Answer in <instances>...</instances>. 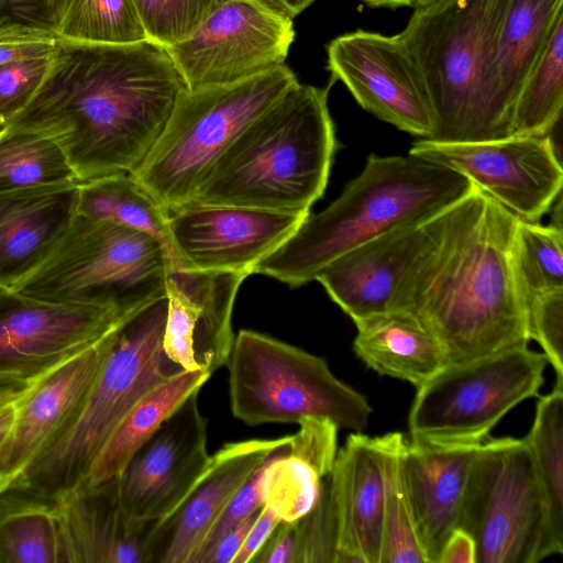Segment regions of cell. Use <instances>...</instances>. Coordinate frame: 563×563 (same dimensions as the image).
I'll list each match as a JSON object with an SVG mask.
<instances>
[{"mask_svg": "<svg viewBox=\"0 0 563 563\" xmlns=\"http://www.w3.org/2000/svg\"><path fill=\"white\" fill-rule=\"evenodd\" d=\"M47 372L43 373L37 378L25 385L0 391V448L7 440L15 422L19 408L22 401L29 396V394L33 390L38 380Z\"/></svg>", "mask_w": 563, "mask_h": 563, "instance_id": "48", "label": "cell"}, {"mask_svg": "<svg viewBox=\"0 0 563 563\" xmlns=\"http://www.w3.org/2000/svg\"><path fill=\"white\" fill-rule=\"evenodd\" d=\"M307 216L192 203L172 211L169 225L184 269L249 276Z\"/></svg>", "mask_w": 563, "mask_h": 563, "instance_id": "17", "label": "cell"}, {"mask_svg": "<svg viewBox=\"0 0 563 563\" xmlns=\"http://www.w3.org/2000/svg\"><path fill=\"white\" fill-rule=\"evenodd\" d=\"M225 366L232 415L247 426L322 417L361 432L373 411L323 357L253 330L234 336Z\"/></svg>", "mask_w": 563, "mask_h": 563, "instance_id": "9", "label": "cell"}, {"mask_svg": "<svg viewBox=\"0 0 563 563\" xmlns=\"http://www.w3.org/2000/svg\"><path fill=\"white\" fill-rule=\"evenodd\" d=\"M355 355L371 369L418 389L448 362L438 339L415 316L388 310L354 321Z\"/></svg>", "mask_w": 563, "mask_h": 563, "instance_id": "25", "label": "cell"}, {"mask_svg": "<svg viewBox=\"0 0 563 563\" xmlns=\"http://www.w3.org/2000/svg\"><path fill=\"white\" fill-rule=\"evenodd\" d=\"M549 364L528 346L464 364H446L417 389L409 439L433 444H479L517 405L538 395Z\"/></svg>", "mask_w": 563, "mask_h": 563, "instance_id": "11", "label": "cell"}, {"mask_svg": "<svg viewBox=\"0 0 563 563\" xmlns=\"http://www.w3.org/2000/svg\"><path fill=\"white\" fill-rule=\"evenodd\" d=\"M536 465L547 523L558 554L563 552V387L539 397L525 438Z\"/></svg>", "mask_w": 563, "mask_h": 563, "instance_id": "31", "label": "cell"}, {"mask_svg": "<svg viewBox=\"0 0 563 563\" xmlns=\"http://www.w3.org/2000/svg\"><path fill=\"white\" fill-rule=\"evenodd\" d=\"M297 82L294 71L282 65L234 84L186 90L131 175L169 212L190 205L238 136Z\"/></svg>", "mask_w": 563, "mask_h": 563, "instance_id": "7", "label": "cell"}, {"mask_svg": "<svg viewBox=\"0 0 563 563\" xmlns=\"http://www.w3.org/2000/svg\"><path fill=\"white\" fill-rule=\"evenodd\" d=\"M563 110V13L548 35L519 90L510 136L545 135Z\"/></svg>", "mask_w": 563, "mask_h": 563, "instance_id": "30", "label": "cell"}, {"mask_svg": "<svg viewBox=\"0 0 563 563\" xmlns=\"http://www.w3.org/2000/svg\"><path fill=\"white\" fill-rule=\"evenodd\" d=\"M56 41L16 40L0 42V64L51 57Z\"/></svg>", "mask_w": 563, "mask_h": 563, "instance_id": "49", "label": "cell"}, {"mask_svg": "<svg viewBox=\"0 0 563 563\" xmlns=\"http://www.w3.org/2000/svg\"><path fill=\"white\" fill-rule=\"evenodd\" d=\"M79 187L0 192V288L14 289L55 251L77 216Z\"/></svg>", "mask_w": 563, "mask_h": 563, "instance_id": "22", "label": "cell"}, {"mask_svg": "<svg viewBox=\"0 0 563 563\" xmlns=\"http://www.w3.org/2000/svg\"><path fill=\"white\" fill-rule=\"evenodd\" d=\"M210 376L206 369L183 372L143 397L112 432L82 485L93 486L118 478L136 451Z\"/></svg>", "mask_w": 563, "mask_h": 563, "instance_id": "26", "label": "cell"}, {"mask_svg": "<svg viewBox=\"0 0 563 563\" xmlns=\"http://www.w3.org/2000/svg\"><path fill=\"white\" fill-rule=\"evenodd\" d=\"M280 521L271 508L263 505L232 563L251 562Z\"/></svg>", "mask_w": 563, "mask_h": 563, "instance_id": "46", "label": "cell"}, {"mask_svg": "<svg viewBox=\"0 0 563 563\" xmlns=\"http://www.w3.org/2000/svg\"><path fill=\"white\" fill-rule=\"evenodd\" d=\"M47 371H45V372H47ZM45 372H43V373H45ZM43 373H40L36 375H30V374L16 372V371L0 369V391L25 385V384L34 380L35 378H37Z\"/></svg>", "mask_w": 563, "mask_h": 563, "instance_id": "52", "label": "cell"}, {"mask_svg": "<svg viewBox=\"0 0 563 563\" xmlns=\"http://www.w3.org/2000/svg\"><path fill=\"white\" fill-rule=\"evenodd\" d=\"M71 181H77L74 169L55 141L10 125L0 129V192Z\"/></svg>", "mask_w": 563, "mask_h": 563, "instance_id": "33", "label": "cell"}, {"mask_svg": "<svg viewBox=\"0 0 563 563\" xmlns=\"http://www.w3.org/2000/svg\"><path fill=\"white\" fill-rule=\"evenodd\" d=\"M512 260L527 297L563 288V232L518 218L512 240Z\"/></svg>", "mask_w": 563, "mask_h": 563, "instance_id": "37", "label": "cell"}, {"mask_svg": "<svg viewBox=\"0 0 563 563\" xmlns=\"http://www.w3.org/2000/svg\"><path fill=\"white\" fill-rule=\"evenodd\" d=\"M273 10L294 19L307 9L314 0H261Z\"/></svg>", "mask_w": 563, "mask_h": 563, "instance_id": "51", "label": "cell"}, {"mask_svg": "<svg viewBox=\"0 0 563 563\" xmlns=\"http://www.w3.org/2000/svg\"><path fill=\"white\" fill-rule=\"evenodd\" d=\"M561 13L563 0L508 1L497 38L495 77L511 118L521 85Z\"/></svg>", "mask_w": 563, "mask_h": 563, "instance_id": "28", "label": "cell"}, {"mask_svg": "<svg viewBox=\"0 0 563 563\" xmlns=\"http://www.w3.org/2000/svg\"><path fill=\"white\" fill-rule=\"evenodd\" d=\"M52 56L0 64V128L31 102L49 69Z\"/></svg>", "mask_w": 563, "mask_h": 563, "instance_id": "42", "label": "cell"}, {"mask_svg": "<svg viewBox=\"0 0 563 563\" xmlns=\"http://www.w3.org/2000/svg\"><path fill=\"white\" fill-rule=\"evenodd\" d=\"M327 68L367 112L429 140L434 114L420 67L401 35L356 30L327 45Z\"/></svg>", "mask_w": 563, "mask_h": 563, "instance_id": "14", "label": "cell"}, {"mask_svg": "<svg viewBox=\"0 0 563 563\" xmlns=\"http://www.w3.org/2000/svg\"><path fill=\"white\" fill-rule=\"evenodd\" d=\"M199 391L162 423L118 477L121 506L134 525L156 523L173 512L209 462Z\"/></svg>", "mask_w": 563, "mask_h": 563, "instance_id": "15", "label": "cell"}, {"mask_svg": "<svg viewBox=\"0 0 563 563\" xmlns=\"http://www.w3.org/2000/svg\"><path fill=\"white\" fill-rule=\"evenodd\" d=\"M225 0H133L147 40L165 47L189 37Z\"/></svg>", "mask_w": 563, "mask_h": 563, "instance_id": "38", "label": "cell"}, {"mask_svg": "<svg viewBox=\"0 0 563 563\" xmlns=\"http://www.w3.org/2000/svg\"><path fill=\"white\" fill-rule=\"evenodd\" d=\"M56 41L54 0H0V42Z\"/></svg>", "mask_w": 563, "mask_h": 563, "instance_id": "41", "label": "cell"}, {"mask_svg": "<svg viewBox=\"0 0 563 563\" xmlns=\"http://www.w3.org/2000/svg\"><path fill=\"white\" fill-rule=\"evenodd\" d=\"M371 8H389L396 9L400 7L416 8L417 0H362Z\"/></svg>", "mask_w": 563, "mask_h": 563, "instance_id": "53", "label": "cell"}, {"mask_svg": "<svg viewBox=\"0 0 563 563\" xmlns=\"http://www.w3.org/2000/svg\"><path fill=\"white\" fill-rule=\"evenodd\" d=\"M265 461L234 494L212 527L192 563H198L203 553L208 551L222 534L235 528L263 506L260 486Z\"/></svg>", "mask_w": 563, "mask_h": 563, "instance_id": "44", "label": "cell"}, {"mask_svg": "<svg viewBox=\"0 0 563 563\" xmlns=\"http://www.w3.org/2000/svg\"><path fill=\"white\" fill-rule=\"evenodd\" d=\"M166 314L165 296L118 324L79 415L14 489L54 498L82 485L95 459L130 410L152 390L186 372L163 351Z\"/></svg>", "mask_w": 563, "mask_h": 563, "instance_id": "6", "label": "cell"}, {"mask_svg": "<svg viewBox=\"0 0 563 563\" xmlns=\"http://www.w3.org/2000/svg\"><path fill=\"white\" fill-rule=\"evenodd\" d=\"M527 320L530 340L539 343L554 369V385L563 387V288L530 297Z\"/></svg>", "mask_w": 563, "mask_h": 563, "instance_id": "40", "label": "cell"}, {"mask_svg": "<svg viewBox=\"0 0 563 563\" xmlns=\"http://www.w3.org/2000/svg\"><path fill=\"white\" fill-rule=\"evenodd\" d=\"M438 563H476L473 537L463 528H454L442 547Z\"/></svg>", "mask_w": 563, "mask_h": 563, "instance_id": "50", "label": "cell"}, {"mask_svg": "<svg viewBox=\"0 0 563 563\" xmlns=\"http://www.w3.org/2000/svg\"><path fill=\"white\" fill-rule=\"evenodd\" d=\"M296 522L280 521L251 562L296 563Z\"/></svg>", "mask_w": 563, "mask_h": 563, "instance_id": "45", "label": "cell"}, {"mask_svg": "<svg viewBox=\"0 0 563 563\" xmlns=\"http://www.w3.org/2000/svg\"><path fill=\"white\" fill-rule=\"evenodd\" d=\"M77 213L152 236L165 251L168 271L184 269L170 231V212L131 174H115L80 184Z\"/></svg>", "mask_w": 563, "mask_h": 563, "instance_id": "27", "label": "cell"}, {"mask_svg": "<svg viewBox=\"0 0 563 563\" xmlns=\"http://www.w3.org/2000/svg\"><path fill=\"white\" fill-rule=\"evenodd\" d=\"M518 217L475 187L426 223L393 309L415 316L448 364H464L530 342L527 297L512 260Z\"/></svg>", "mask_w": 563, "mask_h": 563, "instance_id": "2", "label": "cell"}, {"mask_svg": "<svg viewBox=\"0 0 563 563\" xmlns=\"http://www.w3.org/2000/svg\"><path fill=\"white\" fill-rule=\"evenodd\" d=\"M186 90L167 48L153 41L57 38L40 89L7 125L55 141L82 184L133 173Z\"/></svg>", "mask_w": 563, "mask_h": 563, "instance_id": "1", "label": "cell"}, {"mask_svg": "<svg viewBox=\"0 0 563 563\" xmlns=\"http://www.w3.org/2000/svg\"><path fill=\"white\" fill-rule=\"evenodd\" d=\"M291 435L224 444L185 500L157 521L150 538V563H192L212 527L240 487Z\"/></svg>", "mask_w": 563, "mask_h": 563, "instance_id": "19", "label": "cell"}, {"mask_svg": "<svg viewBox=\"0 0 563 563\" xmlns=\"http://www.w3.org/2000/svg\"><path fill=\"white\" fill-rule=\"evenodd\" d=\"M457 527L476 543V563H538L558 554L525 439L492 438L473 463Z\"/></svg>", "mask_w": 563, "mask_h": 563, "instance_id": "10", "label": "cell"}, {"mask_svg": "<svg viewBox=\"0 0 563 563\" xmlns=\"http://www.w3.org/2000/svg\"><path fill=\"white\" fill-rule=\"evenodd\" d=\"M509 0H438L415 9L399 33L424 78L434 114L432 141L510 136L511 117L495 77L500 23Z\"/></svg>", "mask_w": 563, "mask_h": 563, "instance_id": "5", "label": "cell"}, {"mask_svg": "<svg viewBox=\"0 0 563 563\" xmlns=\"http://www.w3.org/2000/svg\"><path fill=\"white\" fill-rule=\"evenodd\" d=\"M118 324L47 372L22 401L15 422L0 448L3 494L19 485L33 463L75 421L111 347Z\"/></svg>", "mask_w": 563, "mask_h": 563, "instance_id": "18", "label": "cell"}, {"mask_svg": "<svg viewBox=\"0 0 563 563\" xmlns=\"http://www.w3.org/2000/svg\"><path fill=\"white\" fill-rule=\"evenodd\" d=\"M63 562L150 563L155 523L134 525L119 498L118 478L73 488L53 498Z\"/></svg>", "mask_w": 563, "mask_h": 563, "instance_id": "21", "label": "cell"}, {"mask_svg": "<svg viewBox=\"0 0 563 563\" xmlns=\"http://www.w3.org/2000/svg\"><path fill=\"white\" fill-rule=\"evenodd\" d=\"M53 498L13 489L0 495V563H60Z\"/></svg>", "mask_w": 563, "mask_h": 563, "instance_id": "29", "label": "cell"}, {"mask_svg": "<svg viewBox=\"0 0 563 563\" xmlns=\"http://www.w3.org/2000/svg\"><path fill=\"white\" fill-rule=\"evenodd\" d=\"M322 477L303 460L288 452V444L267 457L261 478V498L282 521L296 522L316 504Z\"/></svg>", "mask_w": 563, "mask_h": 563, "instance_id": "36", "label": "cell"}, {"mask_svg": "<svg viewBox=\"0 0 563 563\" xmlns=\"http://www.w3.org/2000/svg\"><path fill=\"white\" fill-rule=\"evenodd\" d=\"M261 508L235 528L222 534L210 549L203 553L198 563H232Z\"/></svg>", "mask_w": 563, "mask_h": 563, "instance_id": "47", "label": "cell"}, {"mask_svg": "<svg viewBox=\"0 0 563 563\" xmlns=\"http://www.w3.org/2000/svg\"><path fill=\"white\" fill-rule=\"evenodd\" d=\"M384 442L386 487L380 563H428L417 533L406 481V439L400 432H389L384 434Z\"/></svg>", "mask_w": 563, "mask_h": 563, "instance_id": "35", "label": "cell"}, {"mask_svg": "<svg viewBox=\"0 0 563 563\" xmlns=\"http://www.w3.org/2000/svg\"><path fill=\"white\" fill-rule=\"evenodd\" d=\"M292 434L288 452L307 462L322 478L328 475L338 453L339 427L328 418L305 417Z\"/></svg>", "mask_w": 563, "mask_h": 563, "instance_id": "43", "label": "cell"}, {"mask_svg": "<svg viewBox=\"0 0 563 563\" xmlns=\"http://www.w3.org/2000/svg\"><path fill=\"white\" fill-rule=\"evenodd\" d=\"M329 88L290 87L224 152L190 205L309 214L338 148Z\"/></svg>", "mask_w": 563, "mask_h": 563, "instance_id": "4", "label": "cell"}, {"mask_svg": "<svg viewBox=\"0 0 563 563\" xmlns=\"http://www.w3.org/2000/svg\"><path fill=\"white\" fill-rule=\"evenodd\" d=\"M292 19L261 0H225L186 40L166 47L188 90L228 85L282 65Z\"/></svg>", "mask_w": 563, "mask_h": 563, "instance_id": "12", "label": "cell"}, {"mask_svg": "<svg viewBox=\"0 0 563 563\" xmlns=\"http://www.w3.org/2000/svg\"><path fill=\"white\" fill-rule=\"evenodd\" d=\"M296 563H335L338 518L327 476L321 479L319 496L301 519L296 521Z\"/></svg>", "mask_w": 563, "mask_h": 563, "instance_id": "39", "label": "cell"}, {"mask_svg": "<svg viewBox=\"0 0 563 563\" xmlns=\"http://www.w3.org/2000/svg\"><path fill=\"white\" fill-rule=\"evenodd\" d=\"M479 444H433L406 440L405 474L417 533L428 563H438L442 547L457 527Z\"/></svg>", "mask_w": 563, "mask_h": 563, "instance_id": "24", "label": "cell"}, {"mask_svg": "<svg viewBox=\"0 0 563 563\" xmlns=\"http://www.w3.org/2000/svg\"><path fill=\"white\" fill-rule=\"evenodd\" d=\"M3 494V475H2V470H1V466H0V495Z\"/></svg>", "mask_w": 563, "mask_h": 563, "instance_id": "55", "label": "cell"}, {"mask_svg": "<svg viewBox=\"0 0 563 563\" xmlns=\"http://www.w3.org/2000/svg\"><path fill=\"white\" fill-rule=\"evenodd\" d=\"M427 221L354 247L324 266L316 280L353 322L391 310L400 278L423 242Z\"/></svg>", "mask_w": 563, "mask_h": 563, "instance_id": "23", "label": "cell"}, {"mask_svg": "<svg viewBox=\"0 0 563 563\" xmlns=\"http://www.w3.org/2000/svg\"><path fill=\"white\" fill-rule=\"evenodd\" d=\"M167 256L152 236L77 213L51 256L14 290L131 314L166 296Z\"/></svg>", "mask_w": 563, "mask_h": 563, "instance_id": "8", "label": "cell"}, {"mask_svg": "<svg viewBox=\"0 0 563 563\" xmlns=\"http://www.w3.org/2000/svg\"><path fill=\"white\" fill-rule=\"evenodd\" d=\"M57 38L90 44L147 40L133 0H54Z\"/></svg>", "mask_w": 563, "mask_h": 563, "instance_id": "34", "label": "cell"}, {"mask_svg": "<svg viewBox=\"0 0 563 563\" xmlns=\"http://www.w3.org/2000/svg\"><path fill=\"white\" fill-rule=\"evenodd\" d=\"M409 154L459 172L526 221H539L562 194V159L547 135L460 143L421 139Z\"/></svg>", "mask_w": 563, "mask_h": 563, "instance_id": "13", "label": "cell"}, {"mask_svg": "<svg viewBox=\"0 0 563 563\" xmlns=\"http://www.w3.org/2000/svg\"><path fill=\"white\" fill-rule=\"evenodd\" d=\"M199 314L194 334L195 356L211 374L227 364L233 341L232 313L244 274L192 269Z\"/></svg>", "mask_w": 563, "mask_h": 563, "instance_id": "32", "label": "cell"}, {"mask_svg": "<svg viewBox=\"0 0 563 563\" xmlns=\"http://www.w3.org/2000/svg\"><path fill=\"white\" fill-rule=\"evenodd\" d=\"M438 0H417V4L415 9L427 7Z\"/></svg>", "mask_w": 563, "mask_h": 563, "instance_id": "54", "label": "cell"}, {"mask_svg": "<svg viewBox=\"0 0 563 563\" xmlns=\"http://www.w3.org/2000/svg\"><path fill=\"white\" fill-rule=\"evenodd\" d=\"M384 435L351 433L329 482L338 518L335 563H380L385 506Z\"/></svg>", "mask_w": 563, "mask_h": 563, "instance_id": "20", "label": "cell"}, {"mask_svg": "<svg viewBox=\"0 0 563 563\" xmlns=\"http://www.w3.org/2000/svg\"><path fill=\"white\" fill-rule=\"evenodd\" d=\"M128 316L0 288V369L43 373L97 342Z\"/></svg>", "mask_w": 563, "mask_h": 563, "instance_id": "16", "label": "cell"}, {"mask_svg": "<svg viewBox=\"0 0 563 563\" xmlns=\"http://www.w3.org/2000/svg\"><path fill=\"white\" fill-rule=\"evenodd\" d=\"M475 186L459 172L415 155H369L361 174L319 213H309L253 274L290 287L316 280L330 262L393 229L419 224Z\"/></svg>", "mask_w": 563, "mask_h": 563, "instance_id": "3", "label": "cell"}]
</instances>
